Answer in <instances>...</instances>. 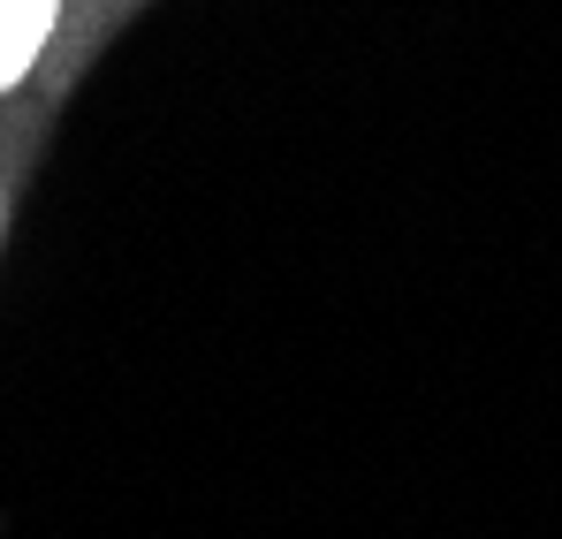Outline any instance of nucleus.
Wrapping results in <instances>:
<instances>
[{"instance_id": "f257e3e1", "label": "nucleus", "mask_w": 562, "mask_h": 539, "mask_svg": "<svg viewBox=\"0 0 562 539\" xmlns=\"http://www.w3.org/2000/svg\"><path fill=\"white\" fill-rule=\"evenodd\" d=\"M54 15H61V0H0V91L31 77V61L54 38Z\"/></svg>"}]
</instances>
